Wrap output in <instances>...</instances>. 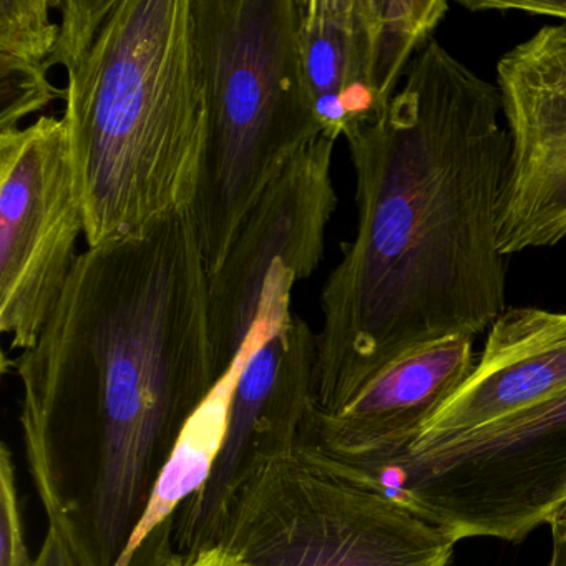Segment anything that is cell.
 <instances>
[{
  "label": "cell",
  "mask_w": 566,
  "mask_h": 566,
  "mask_svg": "<svg viewBox=\"0 0 566 566\" xmlns=\"http://www.w3.org/2000/svg\"><path fill=\"white\" fill-rule=\"evenodd\" d=\"M25 462L81 566H120L218 366L193 211L88 248L14 360Z\"/></svg>",
  "instance_id": "cell-1"
},
{
  "label": "cell",
  "mask_w": 566,
  "mask_h": 566,
  "mask_svg": "<svg viewBox=\"0 0 566 566\" xmlns=\"http://www.w3.org/2000/svg\"><path fill=\"white\" fill-rule=\"evenodd\" d=\"M499 88L436 39L382 118L347 132L357 231L321 293L314 407L334 416L400 357L505 313L510 142Z\"/></svg>",
  "instance_id": "cell-2"
},
{
  "label": "cell",
  "mask_w": 566,
  "mask_h": 566,
  "mask_svg": "<svg viewBox=\"0 0 566 566\" xmlns=\"http://www.w3.org/2000/svg\"><path fill=\"white\" fill-rule=\"evenodd\" d=\"M64 101L88 248L193 210L208 127L193 0H118Z\"/></svg>",
  "instance_id": "cell-3"
},
{
  "label": "cell",
  "mask_w": 566,
  "mask_h": 566,
  "mask_svg": "<svg viewBox=\"0 0 566 566\" xmlns=\"http://www.w3.org/2000/svg\"><path fill=\"white\" fill-rule=\"evenodd\" d=\"M208 127L193 205L208 271L251 208L323 134L297 38L296 0H193Z\"/></svg>",
  "instance_id": "cell-4"
},
{
  "label": "cell",
  "mask_w": 566,
  "mask_h": 566,
  "mask_svg": "<svg viewBox=\"0 0 566 566\" xmlns=\"http://www.w3.org/2000/svg\"><path fill=\"white\" fill-rule=\"evenodd\" d=\"M334 470L442 526L455 542H520L566 516V392L433 449Z\"/></svg>",
  "instance_id": "cell-5"
},
{
  "label": "cell",
  "mask_w": 566,
  "mask_h": 566,
  "mask_svg": "<svg viewBox=\"0 0 566 566\" xmlns=\"http://www.w3.org/2000/svg\"><path fill=\"white\" fill-rule=\"evenodd\" d=\"M455 543L442 526L296 449L248 482L218 548L240 566H449Z\"/></svg>",
  "instance_id": "cell-6"
},
{
  "label": "cell",
  "mask_w": 566,
  "mask_h": 566,
  "mask_svg": "<svg viewBox=\"0 0 566 566\" xmlns=\"http://www.w3.org/2000/svg\"><path fill=\"white\" fill-rule=\"evenodd\" d=\"M336 142L321 134L290 161L210 273L211 334L223 376L264 323L291 313L294 284L323 263L327 224L337 207Z\"/></svg>",
  "instance_id": "cell-7"
},
{
  "label": "cell",
  "mask_w": 566,
  "mask_h": 566,
  "mask_svg": "<svg viewBox=\"0 0 566 566\" xmlns=\"http://www.w3.org/2000/svg\"><path fill=\"white\" fill-rule=\"evenodd\" d=\"M85 234L64 118L0 132V331L31 349L74 270Z\"/></svg>",
  "instance_id": "cell-8"
},
{
  "label": "cell",
  "mask_w": 566,
  "mask_h": 566,
  "mask_svg": "<svg viewBox=\"0 0 566 566\" xmlns=\"http://www.w3.org/2000/svg\"><path fill=\"white\" fill-rule=\"evenodd\" d=\"M317 334L293 311L248 357L231 402L227 437L207 483L171 518L174 555L197 558L220 546L231 509L268 463L297 449L314 406Z\"/></svg>",
  "instance_id": "cell-9"
},
{
  "label": "cell",
  "mask_w": 566,
  "mask_h": 566,
  "mask_svg": "<svg viewBox=\"0 0 566 566\" xmlns=\"http://www.w3.org/2000/svg\"><path fill=\"white\" fill-rule=\"evenodd\" d=\"M296 8L314 111L336 140L384 117L449 12L443 0H296Z\"/></svg>",
  "instance_id": "cell-10"
},
{
  "label": "cell",
  "mask_w": 566,
  "mask_h": 566,
  "mask_svg": "<svg viewBox=\"0 0 566 566\" xmlns=\"http://www.w3.org/2000/svg\"><path fill=\"white\" fill-rule=\"evenodd\" d=\"M510 142L503 256L566 240V22L510 49L495 69Z\"/></svg>",
  "instance_id": "cell-11"
},
{
  "label": "cell",
  "mask_w": 566,
  "mask_h": 566,
  "mask_svg": "<svg viewBox=\"0 0 566 566\" xmlns=\"http://www.w3.org/2000/svg\"><path fill=\"white\" fill-rule=\"evenodd\" d=\"M473 337H450L400 357L349 406L327 416L311 407L297 450L319 460L379 459L406 450L476 364Z\"/></svg>",
  "instance_id": "cell-12"
},
{
  "label": "cell",
  "mask_w": 566,
  "mask_h": 566,
  "mask_svg": "<svg viewBox=\"0 0 566 566\" xmlns=\"http://www.w3.org/2000/svg\"><path fill=\"white\" fill-rule=\"evenodd\" d=\"M563 392L566 313L510 307L490 326L472 374L402 452L433 449L535 409Z\"/></svg>",
  "instance_id": "cell-13"
},
{
  "label": "cell",
  "mask_w": 566,
  "mask_h": 566,
  "mask_svg": "<svg viewBox=\"0 0 566 566\" xmlns=\"http://www.w3.org/2000/svg\"><path fill=\"white\" fill-rule=\"evenodd\" d=\"M268 331L270 327H261L254 334L253 340L241 354L238 363L188 420L167 467L158 479L147 512L132 538L120 566H130L132 558L142 545L155 533L168 530L177 510L207 483L227 437L231 402L241 370Z\"/></svg>",
  "instance_id": "cell-14"
},
{
  "label": "cell",
  "mask_w": 566,
  "mask_h": 566,
  "mask_svg": "<svg viewBox=\"0 0 566 566\" xmlns=\"http://www.w3.org/2000/svg\"><path fill=\"white\" fill-rule=\"evenodd\" d=\"M52 0H0V132L64 98L49 81L59 35Z\"/></svg>",
  "instance_id": "cell-15"
},
{
  "label": "cell",
  "mask_w": 566,
  "mask_h": 566,
  "mask_svg": "<svg viewBox=\"0 0 566 566\" xmlns=\"http://www.w3.org/2000/svg\"><path fill=\"white\" fill-rule=\"evenodd\" d=\"M52 4L61 21L51 69L64 67L71 74L94 48L118 0H52Z\"/></svg>",
  "instance_id": "cell-16"
},
{
  "label": "cell",
  "mask_w": 566,
  "mask_h": 566,
  "mask_svg": "<svg viewBox=\"0 0 566 566\" xmlns=\"http://www.w3.org/2000/svg\"><path fill=\"white\" fill-rule=\"evenodd\" d=\"M0 566H34L25 543L15 463L6 442L0 447Z\"/></svg>",
  "instance_id": "cell-17"
},
{
  "label": "cell",
  "mask_w": 566,
  "mask_h": 566,
  "mask_svg": "<svg viewBox=\"0 0 566 566\" xmlns=\"http://www.w3.org/2000/svg\"><path fill=\"white\" fill-rule=\"evenodd\" d=\"M462 8L469 11L523 12L539 18L559 19L566 22V0H462Z\"/></svg>",
  "instance_id": "cell-18"
},
{
  "label": "cell",
  "mask_w": 566,
  "mask_h": 566,
  "mask_svg": "<svg viewBox=\"0 0 566 566\" xmlns=\"http://www.w3.org/2000/svg\"><path fill=\"white\" fill-rule=\"evenodd\" d=\"M34 566H81L72 555L67 543L61 538L55 530L48 528L44 543L38 558H34Z\"/></svg>",
  "instance_id": "cell-19"
},
{
  "label": "cell",
  "mask_w": 566,
  "mask_h": 566,
  "mask_svg": "<svg viewBox=\"0 0 566 566\" xmlns=\"http://www.w3.org/2000/svg\"><path fill=\"white\" fill-rule=\"evenodd\" d=\"M154 566H240L237 559L221 548L211 549L197 558H181V556L171 555L164 562H158Z\"/></svg>",
  "instance_id": "cell-20"
},
{
  "label": "cell",
  "mask_w": 566,
  "mask_h": 566,
  "mask_svg": "<svg viewBox=\"0 0 566 566\" xmlns=\"http://www.w3.org/2000/svg\"><path fill=\"white\" fill-rule=\"evenodd\" d=\"M552 558L548 566H566V516L556 520L552 525Z\"/></svg>",
  "instance_id": "cell-21"
}]
</instances>
